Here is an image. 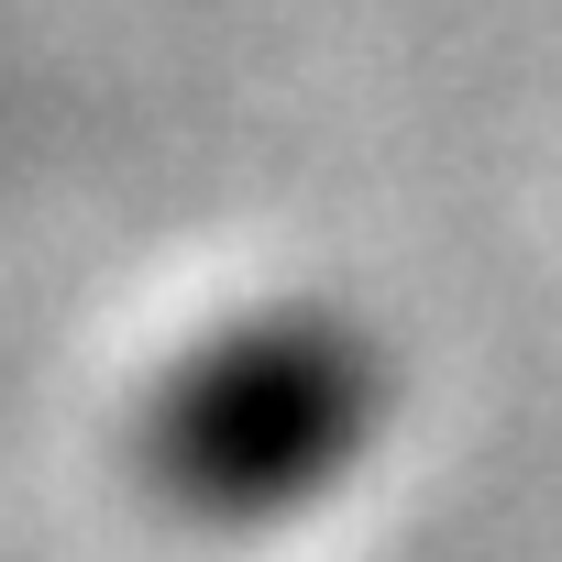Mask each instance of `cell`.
Returning <instances> with one entry per match:
<instances>
[{
  "label": "cell",
  "instance_id": "6da1fadb",
  "mask_svg": "<svg viewBox=\"0 0 562 562\" xmlns=\"http://www.w3.org/2000/svg\"><path fill=\"white\" fill-rule=\"evenodd\" d=\"M397 375L353 310L276 299L221 331H199L133 419V463L166 518L265 540L288 518H321L386 441Z\"/></svg>",
  "mask_w": 562,
  "mask_h": 562
}]
</instances>
